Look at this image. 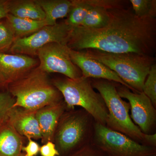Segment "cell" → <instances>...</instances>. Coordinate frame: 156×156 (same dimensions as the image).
<instances>
[{"label": "cell", "mask_w": 156, "mask_h": 156, "mask_svg": "<svg viewBox=\"0 0 156 156\" xmlns=\"http://www.w3.org/2000/svg\"><path fill=\"white\" fill-rule=\"evenodd\" d=\"M28 143L26 146L23 147L22 151L25 152V156H36L40 152V146L38 144L31 138H28Z\"/></svg>", "instance_id": "cell-27"}, {"label": "cell", "mask_w": 156, "mask_h": 156, "mask_svg": "<svg viewBox=\"0 0 156 156\" xmlns=\"http://www.w3.org/2000/svg\"><path fill=\"white\" fill-rule=\"evenodd\" d=\"M95 122L84 109L66 110L59 119L53 138L59 155H69L91 144Z\"/></svg>", "instance_id": "cell-4"}, {"label": "cell", "mask_w": 156, "mask_h": 156, "mask_svg": "<svg viewBox=\"0 0 156 156\" xmlns=\"http://www.w3.org/2000/svg\"><path fill=\"white\" fill-rule=\"evenodd\" d=\"M72 2L71 9L67 19L64 20L71 29L82 25L89 10L92 7L86 0H72Z\"/></svg>", "instance_id": "cell-20"}, {"label": "cell", "mask_w": 156, "mask_h": 156, "mask_svg": "<svg viewBox=\"0 0 156 156\" xmlns=\"http://www.w3.org/2000/svg\"><path fill=\"white\" fill-rule=\"evenodd\" d=\"M15 40L14 33L6 20L0 21V53L9 51Z\"/></svg>", "instance_id": "cell-22"}, {"label": "cell", "mask_w": 156, "mask_h": 156, "mask_svg": "<svg viewBox=\"0 0 156 156\" xmlns=\"http://www.w3.org/2000/svg\"><path fill=\"white\" fill-rule=\"evenodd\" d=\"M109 20L103 28H72L67 46L80 51L95 49L113 53H136L153 56L156 49V18L137 17L122 6L108 9Z\"/></svg>", "instance_id": "cell-1"}, {"label": "cell", "mask_w": 156, "mask_h": 156, "mask_svg": "<svg viewBox=\"0 0 156 156\" xmlns=\"http://www.w3.org/2000/svg\"><path fill=\"white\" fill-rule=\"evenodd\" d=\"M92 144L108 156H151L156 154V148L140 144L96 122Z\"/></svg>", "instance_id": "cell-7"}, {"label": "cell", "mask_w": 156, "mask_h": 156, "mask_svg": "<svg viewBox=\"0 0 156 156\" xmlns=\"http://www.w3.org/2000/svg\"><path fill=\"white\" fill-rule=\"evenodd\" d=\"M40 152L42 156H59V154L56 149L54 143L49 141L40 147Z\"/></svg>", "instance_id": "cell-26"}, {"label": "cell", "mask_w": 156, "mask_h": 156, "mask_svg": "<svg viewBox=\"0 0 156 156\" xmlns=\"http://www.w3.org/2000/svg\"><path fill=\"white\" fill-rule=\"evenodd\" d=\"M71 28L64 21L47 25L28 36L16 39L9 52L13 54L36 56L46 45L57 43L67 45Z\"/></svg>", "instance_id": "cell-8"}, {"label": "cell", "mask_w": 156, "mask_h": 156, "mask_svg": "<svg viewBox=\"0 0 156 156\" xmlns=\"http://www.w3.org/2000/svg\"><path fill=\"white\" fill-rule=\"evenodd\" d=\"M68 156H108L95 145L91 144L82 148Z\"/></svg>", "instance_id": "cell-25"}, {"label": "cell", "mask_w": 156, "mask_h": 156, "mask_svg": "<svg viewBox=\"0 0 156 156\" xmlns=\"http://www.w3.org/2000/svg\"><path fill=\"white\" fill-rule=\"evenodd\" d=\"M20 156H25V154H24L23 153H21V154H20Z\"/></svg>", "instance_id": "cell-30"}, {"label": "cell", "mask_w": 156, "mask_h": 156, "mask_svg": "<svg viewBox=\"0 0 156 156\" xmlns=\"http://www.w3.org/2000/svg\"><path fill=\"white\" fill-rule=\"evenodd\" d=\"M108 9L100 6H92L81 26L92 29L103 28L109 20Z\"/></svg>", "instance_id": "cell-19"}, {"label": "cell", "mask_w": 156, "mask_h": 156, "mask_svg": "<svg viewBox=\"0 0 156 156\" xmlns=\"http://www.w3.org/2000/svg\"><path fill=\"white\" fill-rule=\"evenodd\" d=\"M41 7L45 14V21L48 25L56 24V20L67 17L72 6L69 0H35Z\"/></svg>", "instance_id": "cell-17"}, {"label": "cell", "mask_w": 156, "mask_h": 156, "mask_svg": "<svg viewBox=\"0 0 156 156\" xmlns=\"http://www.w3.org/2000/svg\"><path fill=\"white\" fill-rule=\"evenodd\" d=\"M144 145L156 147V133L153 134H145L144 135Z\"/></svg>", "instance_id": "cell-29"}, {"label": "cell", "mask_w": 156, "mask_h": 156, "mask_svg": "<svg viewBox=\"0 0 156 156\" xmlns=\"http://www.w3.org/2000/svg\"><path fill=\"white\" fill-rule=\"evenodd\" d=\"M37 111L20 107H13L8 120L21 136L35 140L41 139V131L36 117Z\"/></svg>", "instance_id": "cell-14"}, {"label": "cell", "mask_w": 156, "mask_h": 156, "mask_svg": "<svg viewBox=\"0 0 156 156\" xmlns=\"http://www.w3.org/2000/svg\"><path fill=\"white\" fill-rule=\"evenodd\" d=\"M23 136L6 120L0 123V156H20L22 153Z\"/></svg>", "instance_id": "cell-15"}, {"label": "cell", "mask_w": 156, "mask_h": 156, "mask_svg": "<svg viewBox=\"0 0 156 156\" xmlns=\"http://www.w3.org/2000/svg\"><path fill=\"white\" fill-rule=\"evenodd\" d=\"M80 51L113 71L133 92L137 93L143 92L146 79L155 63L154 56L136 53H110L91 49Z\"/></svg>", "instance_id": "cell-3"}, {"label": "cell", "mask_w": 156, "mask_h": 156, "mask_svg": "<svg viewBox=\"0 0 156 156\" xmlns=\"http://www.w3.org/2000/svg\"><path fill=\"white\" fill-rule=\"evenodd\" d=\"M156 156V155H153V156Z\"/></svg>", "instance_id": "cell-31"}, {"label": "cell", "mask_w": 156, "mask_h": 156, "mask_svg": "<svg viewBox=\"0 0 156 156\" xmlns=\"http://www.w3.org/2000/svg\"><path fill=\"white\" fill-rule=\"evenodd\" d=\"M8 87V92L15 98L13 107L37 111L63 100L48 74L38 66Z\"/></svg>", "instance_id": "cell-2"}, {"label": "cell", "mask_w": 156, "mask_h": 156, "mask_svg": "<svg viewBox=\"0 0 156 156\" xmlns=\"http://www.w3.org/2000/svg\"><path fill=\"white\" fill-rule=\"evenodd\" d=\"M52 82L61 93L66 110L81 107L93 117L96 122L106 126L108 111L102 96L92 87L91 79L83 76L76 79L66 77L54 79Z\"/></svg>", "instance_id": "cell-5"}, {"label": "cell", "mask_w": 156, "mask_h": 156, "mask_svg": "<svg viewBox=\"0 0 156 156\" xmlns=\"http://www.w3.org/2000/svg\"><path fill=\"white\" fill-rule=\"evenodd\" d=\"M5 19L13 31L15 40L28 36L48 25L45 20H37L20 18L10 14Z\"/></svg>", "instance_id": "cell-18"}, {"label": "cell", "mask_w": 156, "mask_h": 156, "mask_svg": "<svg viewBox=\"0 0 156 156\" xmlns=\"http://www.w3.org/2000/svg\"><path fill=\"white\" fill-rule=\"evenodd\" d=\"M91 80L92 87L102 96L108 111L106 126L144 145V134L131 120L130 104L120 97L117 91L119 83L103 79Z\"/></svg>", "instance_id": "cell-6"}, {"label": "cell", "mask_w": 156, "mask_h": 156, "mask_svg": "<svg viewBox=\"0 0 156 156\" xmlns=\"http://www.w3.org/2000/svg\"><path fill=\"white\" fill-rule=\"evenodd\" d=\"M9 14V1L0 0V20L5 18Z\"/></svg>", "instance_id": "cell-28"}, {"label": "cell", "mask_w": 156, "mask_h": 156, "mask_svg": "<svg viewBox=\"0 0 156 156\" xmlns=\"http://www.w3.org/2000/svg\"><path fill=\"white\" fill-rule=\"evenodd\" d=\"M9 14L20 18L44 20L45 14L35 0L9 1Z\"/></svg>", "instance_id": "cell-16"}, {"label": "cell", "mask_w": 156, "mask_h": 156, "mask_svg": "<svg viewBox=\"0 0 156 156\" xmlns=\"http://www.w3.org/2000/svg\"><path fill=\"white\" fill-rule=\"evenodd\" d=\"M38 65L37 59L27 55L0 53V88L9 87Z\"/></svg>", "instance_id": "cell-11"}, {"label": "cell", "mask_w": 156, "mask_h": 156, "mask_svg": "<svg viewBox=\"0 0 156 156\" xmlns=\"http://www.w3.org/2000/svg\"><path fill=\"white\" fill-rule=\"evenodd\" d=\"M71 59L80 70L82 76L91 79H103L111 81L125 86L133 92L128 86L115 73L101 62L89 58L82 51L69 49Z\"/></svg>", "instance_id": "cell-12"}, {"label": "cell", "mask_w": 156, "mask_h": 156, "mask_svg": "<svg viewBox=\"0 0 156 156\" xmlns=\"http://www.w3.org/2000/svg\"><path fill=\"white\" fill-rule=\"evenodd\" d=\"M117 90L120 97L126 98L130 105L131 120L144 134L155 133L156 109L150 98L143 92H132L118 84Z\"/></svg>", "instance_id": "cell-10"}, {"label": "cell", "mask_w": 156, "mask_h": 156, "mask_svg": "<svg viewBox=\"0 0 156 156\" xmlns=\"http://www.w3.org/2000/svg\"><path fill=\"white\" fill-rule=\"evenodd\" d=\"M130 2L137 17L156 18V0H130Z\"/></svg>", "instance_id": "cell-21"}, {"label": "cell", "mask_w": 156, "mask_h": 156, "mask_svg": "<svg viewBox=\"0 0 156 156\" xmlns=\"http://www.w3.org/2000/svg\"><path fill=\"white\" fill-rule=\"evenodd\" d=\"M143 92L150 98L154 106L156 108V64L151 67L149 73L146 79Z\"/></svg>", "instance_id": "cell-23"}, {"label": "cell", "mask_w": 156, "mask_h": 156, "mask_svg": "<svg viewBox=\"0 0 156 156\" xmlns=\"http://www.w3.org/2000/svg\"><path fill=\"white\" fill-rule=\"evenodd\" d=\"M66 110V105L64 100H62L59 103L44 107L37 111L36 117L43 144L49 141L53 142L58 121Z\"/></svg>", "instance_id": "cell-13"}, {"label": "cell", "mask_w": 156, "mask_h": 156, "mask_svg": "<svg viewBox=\"0 0 156 156\" xmlns=\"http://www.w3.org/2000/svg\"><path fill=\"white\" fill-rule=\"evenodd\" d=\"M37 56L39 58L38 67L48 74L58 73L71 79L82 76L80 70L72 61L69 48L66 45L50 43L41 48Z\"/></svg>", "instance_id": "cell-9"}, {"label": "cell", "mask_w": 156, "mask_h": 156, "mask_svg": "<svg viewBox=\"0 0 156 156\" xmlns=\"http://www.w3.org/2000/svg\"><path fill=\"white\" fill-rule=\"evenodd\" d=\"M15 102V98L9 92H0V123L6 121Z\"/></svg>", "instance_id": "cell-24"}]
</instances>
